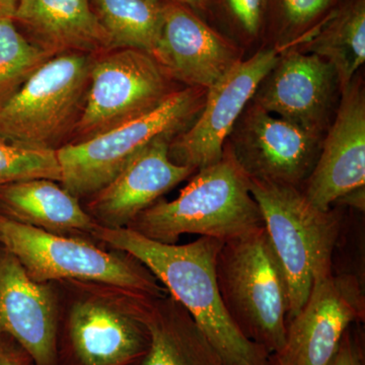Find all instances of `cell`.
Segmentation results:
<instances>
[{
    "label": "cell",
    "mask_w": 365,
    "mask_h": 365,
    "mask_svg": "<svg viewBox=\"0 0 365 365\" xmlns=\"http://www.w3.org/2000/svg\"><path fill=\"white\" fill-rule=\"evenodd\" d=\"M285 28L297 31L318 20L333 0H276Z\"/></svg>",
    "instance_id": "484cf974"
},
{
    "label": "cell",
    "mask_w": 365,
    "mask_h": 365,
    "mask_svg": "<svg viewBox=\"0 0 365 365\" xmlns=\"http://www.w3.org/2000/svg\"><path fill=\"white\" fill-rule=\"evenodd\" d=\"M269 0H217L223 20L235 35L249 42L261 35Z\"/></svg>",
    "instance_id": "d4e9b609"
},
{
    "label": "cell",
    "mask_w": 365,
    "mask_h": 365,
    "mask_svg": "<svg viewBox=\"0 0 365 365\" xmlns=\"http://www.w3.org/2000/svg\"><path fill=\"white\" fill-rule=\"evenodd\" d=\"M163 0H93V9L113 49L153 54L162 25Z\"/></svg>",
    "instance_id": "7402d4cb"
},
{
    "label": "cell",
    "mask_w": 365,
    "mask_h": 365,
    "mask_svg": "<svg viewBox=\"0 0 365 365\" xmlns=\"http://www.w3.org/2000/svg\"><path fill=\"white\" fill-rule=\"evenodd\" d=\"M14 21L33 44L52 56L66 53L96 56L113 50L91 0H19Z\"/></svg>",
    "instance_id": "ac0fdd59"
},
{
    "label": "cell",
    "mask_w": 365,
    "mask_h": 365,
    "mask_svg": "<svg viewBox=\"0 0 365 365\" xmlns=\"http://www.w3.org/2000/svg\"><path fill=\"white\" fill-rule=\"evenodd\" d=\"M0 245L37 282H91L148 297H163L168 292L130 255L118 250L108 252L83 237L52 234L2 215Z\"/></svg>",
    "instance_id": "5b68a950"
},
{
    "label": "cell",
    "mask_w": 365,
    "mask_h": 365,
    "mask_svg": "<svg viewBox=\"0 0 365 365\" xmlns=\"http://www.w3.org/2000/svg\"><path fill=\"white\" fill-rule=\"evenodd\" d=\"M0 365H34V362L16 340L0 334Z\"/></svg>",
    "instance_id": "4316f807"
},
{
    "label": "cell",
    "mask_w": 365,
    "mask_h": 365,
    "mask_svg": "<svg viewBox=\"0 0 365 365\" xmlns=\"http://www.w3.org/2000/svg\"><path fill=\"white\" fill-rule=\"evenodd\" d=\"M304 48L335 69L340 91L354 81L365 61V0H351L300 41Z\"/></svg>",
    "instance_id": "44dd1931"
},
{
    "label": "cell",
    "mask_w": 365,
    "mask_h": 365,
    "mask_svg": "<svg viewBox=\"0 0 365 365\" xmlns=\"http://www.w3.org/2000/svg\"><path fill=\"white\" fill-rule=\"evenodd\" d=\"M216 277L223 306L242 335L279 354L287 340L289 294L265 227L223 242Z\"/></svg>",
    "instance_id": "3957f363"
},
{
    "label": "cell",
    "mask_w": 365,
    "mask_h": 365,
    "mask_svg": "<svg viewBox=\"0 0 365 365\" xmlns=\"http://www.w3.org/2000/svg\"><path fill=\"white\" fill-rule=\"evenodd\" d=\"M173 201H157L128 225L153 241L175 245L185 234L227 242L264 227L249 178L225 150L217 163L198 170Z\"/></svg>",
    "instance_id": "7a4b0ae2"
},
{
    "label": "cell",
    "mask_w": 365,
    "mask_h": 365,
    "mask_svg": "<svg viewBox=\"0 0 365 365\" xmlns=\"http://www.w3.org/2000/svg\"><path fill=\"white\" fill-rule=\"evenodd\" d=\"M52 57L21 33L14 20H0V107Z\"/></svg>",
    "instance_id": "603a6c76"
},
{
    "label": "cell",
    "mask_w": 365,
    "mask_h": 365,
    "mask_svg": "<svg viewBox=\"0 0 365 365\" xmlns=\"http://www.w3.org/2000/svg\"><path fill=\"white\" fill-rule=\"evenodd\" d=\"M279 56L280 49L261 50L240 61L209 88L198 116L170 141L172 162L196 170L217 163L228 135Z\"/></svg>",
    "instance_id": "8fae6325"
},
{
    "label": "cell",
    "mask_w": 365,
    "mask_h": 365,
    "mask_svg": "<svg viewBox=\"0 0 365 365\" xmlns=\"http://www.w3.org/2000/svg\"><path fill=\"white\" fill-rule=\"evenodd\" d=\"M359 278L332 273L314 281L306 304L287 323L280 365H329L350 324L364 318Z\"/></svg>",
    "instance_id": "7c38bea8"
},
{
    "label": "cell",
    "mask_w": 365,
    "mask_h": 365,
    "mask_svg": "<svg viewBox=\"0 0 365 365\" xmlns=\"http://www.w3.org/2000/svg\"><path fill=\"white\" fill-rule=\"evenodd\" d=\"M144 322L150 342L139 365H223L191 314L172 295L150 297Z\"/></svg>",
    "instance_id": "ffe728a7"
},
{
    "label": "cell",
    "mask_w": 365,
    "mask_h": 365,
    "mask_svg": "<svg viewBox=\"0 0 365 365\" xmlns=\"http://www.w3.org/2000/svg\"><path fill=\"white\" fill-rule=\"evenodd\" d=\"M0 215L62 235H91L98 225L79 199L46 179L0 185Z\"/></svg>",
    "instance_id": "d6986e66"
},
{
    "label": "cell",
    "mask_w": 365,
    "mask_h": 365,
    "mask_svg": "<svg viewBox=\"0 0 365 365\" xmlns=\"http://www.w3.org/2000/svg\"><path fill=\"white\" fill-rule=\"evenodd\" d=\"M60 316L59 365H139L150 348L144 322L148 295L91 283Z\"/></svg>",
    "instance_id": "ba28073f"
},
{
    "label": "cell",
    "mask_w": 365,
    "mask_h": 365,
    "mask_svg": "<svg viewBox=\"0 0 365 365\" xmlns=\"http://www.w3.org/2000/svg\"><path fill=\"white\" fill-rule=\"evenodd\" d=\"M173 138L163 136L153 140L109 184L88 197L86 212L100 227H128L163 194L195 172L172 162L169 148Z\"/></svg>",
    "instance_id": "e0dca14e"
},
{
    "label": "cell",
    "mask_w": 365,
    "mask_h": 365,
    "mask_svg": "<svg viewBox=\"0 0 365 365\" xmlns=\"http://www.w3.org/2000/svg\"><path fill=\"white\" fill-rule=\"evenodd\" d=\"M51 283L37 282L0 245V334L16 340L34 365H59L60 311Z\"/></svg>",
    "instance_id": "2e32d148"
},
{
    "label": "cell",
    "mask_w": 365,
    "mask_h": 365,
    "mask_svg": "<svg viewBox=\"0 0 365 365\" xmlns=\"http://www.w3.org/2000/svg\"><path fill=\"white\" fill-rule=\"evenodd\" d=\"M338 91L337 73L328 61L290 48L280 49L278 61L252 101L290 123L325 135Z\"/></svg>",
    "instance_id": "4fadbf2b"
},
{
    "label": "cell",
    "mask_w": 365,
    "mask_h": 365,
    "mask_svg": "<svg viewBox=\"0 0 365 365\" xmlns=\"http://www.w3.org/2000/svg\"><path fill=\"white\" fill-rule=\"evenodd\" d=\"M249 182L287 279L289 321L306 304L314 281L332 273L340 220L314 207L297 187L250 178Z\"/></svg>",
    "instance_id": "277c9868"
},
{
    "label": "cell",
    "mask_w": 365,
    "mask_h": 365,
    "mask_svg": "<svg viewBox=\"0 0 365 365\" xmlns=\"http://www.w3.org/2000/svg\"><path fill=\"white\" fill-rule=\"evenodd\" d=\"M206 93L204 88H180L148 114L60 148V184L79 200L97 193L153 140L188 128L202 110Z\"/></svg>",
    "instance_id": "52a82bcc"
},
{
    "label": "cell",
    "mask_w": 365,
    "mask_h": 365,
    "mask_svg": "<svg viewBox=\"0 0 365 365\" xmlns=\"http://www.w3.org/2000/svg\"><path fill=\"white\" fill-rule=\"evenodd\" d=\"M91 237L143 264L182 304L220 355L223 365H263L266 350L242 335L223 306L216 260L223 242L200 237L186 245L153 241L129 227L98 225Z\"/></svg>",
    "instance_id": "6da1fadb"
},
{
    "label": "cell",
    "mask_w": 365,
    "mask_h": 365,
    "mask_svg": "<svg viewBox=\"0 0 365 365\" xmlns=\"http://www.w3.org/2000/svg\"><path fill=\"white\" fill-rule=\"evenodd\" d=\"M168 1L177 2L182 6L189 7L193 11H205L207 9L209 0H168Z\"/></svg>",
    "instance_id": "f546056e"
},
{
    "label": "cell",
    "mask_w": 365,
    "mask_h": 365,
    "mask_svg": "<svg viewBox=\"0 0 365 365\" xmlns=\"http://www.w3.org/2000/svg\"><path fill=\"white\" fill-rule=\"evenodd\" d=\"M178 90L177 81L150 53L125 48L97 55L85 108L68 144L148 114Z\"/></svg>",
    "instance_id": "9c48e42d"
},
{
    "label": "cell",
    "mask_w": 365,
    "mask_h": 365,
    "mask_svg": "<svg viewBox=\"0 0 365 365\" xmlns=\"http://www.w3.org/2000/svg\"><path fill=\"white\" fill-rule=\"evenodd\" d=\"M329 365H362L359 353L349 336H343L339 348Z\"/></svg>",
    "instance_id": "83f0119b"
},
{
    "label": "cell",
    "mask_w": 365,
    "mask_h": 365,
    "mask_svg": "<svg viewBox=\"0 0 365 365\" xmlns=\"http://www.w3.org/2000/svg\"><path fill=\"white\" fill-rule=\"evenodd\" d=\"M34 179L61 181L57 151L26 148L0 137V185Z\"/></svg>",
    "instance_id": "cb8c5ba5"
},
{
    "label": "cell",
    "mask_w": 365,
    "mask_h": 365,
    "mask_svg": "<svg viewBox=\"0 0 365 365\" xmlns=\"http://www.w3.org/2000/svg\"><path fill=\"white\" fill-rule=\"evenodd\" d=\"M93 59L95 55L66 53L46 61L0 107V137L46 150L71 143L85 108Z\"/></svg>",
    "instance_id": "8992f818"
},
{
    "label": "cell",
    "mask_w": 365,
    "mask_h": 365,
    "mask_svg": "<svg viewBox=\"0 0 365 365\" xmlns=\"http://www.w3.org/2000/svg\"><path fill=\"white\" fill-rule=\"evenodd\" d=\"M19 0H0V20H14Z\"/></svg>",
    "instance_id": "f1b7e54d"
},
{
    "label": "cell",
    "mask_w": 365,
    "mask_h": 365,
    "mask_svg": "<svg viewBox=\"0 0 365 365\" xmlns=\"http://www.w3.org/2000/svg\"><path fill=\"white\" fill-rule=\"evenodd\" d=\"M337 114L324 136L321 153L304 184L307 200L329 211L335 201L365 184V97L361 81L341 91Z\"/></svg>",
    "instance_id": "9a60e30c"
},
{
    "label": "cell",
    "mask_w": 365,
    "mask_h": 365,
    "mask_svg": "<svg viewBox=\"0 0 365 365\" xmlns=\"http://www.w3.org/2000/svg\"><path fill=\"white\" fill-rule=\"evenodd\" d=\"M323 139L251 101L228 135L225 150L250 179L299 188L318 160Z\"/></svg>",
    "instance_id": "30bf717a"
},
{
    "label": "cell",
    "mask_w": 365,
    "mask_h": 365,
    "mask_svg": "<svg viewBox=\"0 0 365 365\" xmlns=\"http://www.w3.org/2000/svg\"><path fill=\"white\" fill-rule=\"evenodd\" d=\"M153 57L177 83L209 90L242 61V51L193 9L163 2L162 25Z\"/></svg>",
    "instance_id": "5bb4252c"
}]
</instances>
